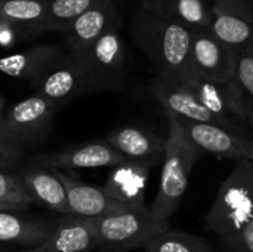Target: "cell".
<instances>
[{
	"mask_svg": "<svg viewBox=\"0 0 253 252\" xmlns=\"http://www.w3.org/2000/svg\"><path fill=\"white\" fill-rule=\"evenodd\" d=\"M133 42L153 64L156 74L184 79L191 70V30L138 7L129 22Z\"/></svg>",
	"mask_w": 253,
	"mask_h": 252,
	"instance_id": "6da1fadb",
	"label": "cell"
},
{
	"mask_svg": "<svg viewBox=\"0 0 253 252\" xmlns=\"http://www.w3.org/2000/svg\"><path fill=\"white\" fill-rule=\"evenodd\" d=\"M168 116V137L162 165V175L157 195L150 206V211L168 220L176 212L187 192L191 171L197 162L199 150L187 140L179 120Z\"/></svg>",
	"mask_w": 253,
	"mask_h": 252,
	"instance_id": "7a4b0ae2",
	"label": "cell"
},
{
	"mask_svg": "<svg viewBox=\"0 0 253 252\" xmlns=\"http://www.w3.org/2000/svg\"><path fill=\"white\" fill-rule=\"evenodd\" d=\"M252 221L253 165L251 159H242L218 189L205 218V230L224 239L242 232Z\"/></svg>",
	"mask_w": 253,
	"mask_h": 252,
	"instance_id": "3957f363",
	"label": "cell"
},
{
	"mask_svg": "<svg viewBox=\"0 0 253 252\" xmlns=\"http://www.w3.org/2000/svg\"><path fill=\"white\" fill-rule=\"evenodd\" d=\"M99 248L126 252L145 248L154 238L169 230V221L154 215L150 208L125 209L98 220H87Z\"/></svg>",
	"mask_w": 253,
	"mask_h": 252,
	"instance_id": "277c9868",
	"label": "cell"
},
{
	"mask_svg": "<svg viewBox=\"0 0 253 252\" xmlns=\"http://www.w3.org/2000/svg\"><path fill=\"white\" fill-rule=\"evenodd\" d=\"M33 88L37 95L46 98L58 108L79 97L98 91L82 58L68 50L61 55Z\"/></svg>",
	"mask_w": 253,
	"mask_h": 252,
	"instance_id": "5b68a950",
	"label": "cell"
},
{
	"mask_svg": "<svg viewBox=\"0 0 253 252\" xmlns=\"http://www.w3.org/2000/svg\"><path fill=\"white\" fill-rule=\"evenodd\" d=\"M58 107L46 98L30 95L3 113V132L25 147L40 146L50 134Z\"/></svg>",
	"mask_w": 253,
	"mask_h": 252,
	"instance_id": "8992f818",
	"label": "cell"
},
{
	"mask_svg": "<svg viewBox=\"0 0 253 252\" xmlns=\"http://www.w3.org/2000/svg\"><path fill=\"white\" fill-rule=\"evenodd\" d=\"M77 55L84 62L98 91L122 89L126 76L127 52L120 34V24L111 27L89 49Z\"/></svg>",
	"mask_w": 253,
	"mask_h": 252,
	"instance_id": "52a82bcc",
	"label": "cell"
},
{
	"mask_svg": "<svg viewBox=\"0 0 253 252\" xmlns=\"http://www.w3.org/2000/svg\"><path fill=\"white\" fill-rule=\"evenodd\" d=\"M193 91L196 98L213 116H216L225 128L245 134L249 126L242 102L239 100L234 80L231 83H219L209 80L191 70L181 79Z\"/></svg>",
	"mask_w": 253,
	"mask_h": 252,
	"instance_id": "ba28073f",
	"label": "cell"
},
{
	"mask_svg": "<svg viewBox=\"0 0 253 252\" xmlns=\"http://www.w3.org/2000/svg\"><path fill=\"white\" fill-rule=\"evenodd\" d=\"M179 120V119H178ZM187 140L200 151L218 159L242 160L252 156V138L246 134L213 125L179 120Z\"/></svg>",
	"mask_w": 253,
	"mask_h": 252,
	"instance_id": "9c48e42d",
	"label": "cell"
},
{
	"mask_svg": "<svg viewBox=\"0 0 253 252\" xmlns=\"http://www.w3.org/2000/svg\"><path fill=\"white\" fill-rule=\"evenodd\" d=\"M150 94L165 108L166 114H172L179 120L224 126L216 116L200 104L187 83L178 77L156 74L150 85Z\"/></svg>",
	"mask_w": 253,
	"mask_h": 252,
	"instance_id": "30bf717a",
	"label": "cell"
},
{
	"mask_svg": "<svg viewBox=\"0 0 253 252\" xmlns=\"http://www.w3.org/2000/svg\"><path fill=\"white\" fill-rule=\"evenodd\" d=\"M191 67L200 76L231 83L236 74V53L224 46L211 28L191 30Z\"/></svg>",
	"mask_w": 253,
	"mask_h": 252,
	"instance_id": "8fae6325",
	"label": "cell"
},
{
	"mask_svg": "<svg viewBox=\"0 0 253 252\" xmlns=\"http://www.w3.org/2000/svg\"><path fill=\"white\" fill-rule=\"evenodd\" d=\"M126 159L117 153L105 140L90 141L73 147H67L56 153L40 154L34 157L36 165L49 169L70 171V169H99L114 168Z\"/></svg>",
	"mask_w": 253,
	"mask_h": 252,
	"instance_id": "7c38bea8",
	"label": "cell"
},
{
	"mask_svg": "<svg viewBox=\"0 0 253 252\" xmlns=\"http://www.w3.org/2000/svg\"><path fill=\"white\" fill-rule=\"evenodd\" d=\"M117 24H122L120 0L98 1L83 12L64 33L67 50L74 53L84 52Z\"/></svg>",
	"mask_w": 253,
	"mask_h": 252,
	"instance_id": "4fadbf2b",
	"label": "cell"
},
{
	"mask_svg": "<svg viewBox=\"0 0 253 252\" xmlns=\"http://www.w3.org/2000/svg\"><path fill=\"white\" fill-rule=\"evenodd\" d=\"M154 166L153 162L125 160L111 168L102 189L126 209L145 208V192Z\"/></svg>",
	"mask_w": 253,
	"mask_h": 252,
	"instance_id": "5bb4252c",
	"label": "cell"
},
{
	"mask_svg": "<svg viewBox=\"0 0 253 252\" xmlns=\"http://www.w3.org/2000/svg\"><path fill=\"white\" fill-rule=\"evenodd\" d=\"M52 171L64 184L73 217L82 220H98L126 209L114 199H111L102 187L86 184L68 175L65 171Z\"/></svg>",
	"mask_w": 253,
	"mask_h": 252,
	"instance_id": "9a60e30c",
	"label": "cell"
},
{
	"mask_svg": "<svg viewBox=\"0 0 253 252\" xmlns=\"http://www.w3.org/2000/svg\"><path fill=\"white\" fill-rule=\"evenodd\" d=\"M105 141L120 153L126 160L153 162L163 160L166 138H162L154 131L139 125H126L111 131Z\"/></svg>",
	"mask_w": 253,
	"mask_h": 252,
	"instance_id": "2e32d148",
	"label": "cell"
},
{
	"mask_svg": "<svg viewBox=\"0 0 253 252\" xmlns=\"http://www.w3.org/2000/svg\"><path fill=\"white\" fill-rule=\"evenodd\" d=\"M64 50L58 45L39 43L16 53L0 58V73L27 80L31 86L61 58Z\"/></svg>",
	"mask_w": 253,
	"mask_h": 252,
	"instance_id": "e0dca14e",
	"label": "cell"
},
{
	"mask_svg": "<svg viewBox=\"0 0 253 252\" xmlns=\"http://www.w3.org/2000/svg\"><path fill=\"white\" fill-rule=\"evenodd\" d=\"M99 245L87 220L64 217L44 242L13 252H92Z\"/></svg>",
	"mask_w": 253,
	"mask_h": 252,
	"instance_id": "ac0fdd59",
	"label": "cell"
},
{
	"mask_svg": "<svg viewBox=\"0 0 253 252\" xmlns=\"http://www.w3.org/2000/svg\"><path fill=\"white\" fill-rule=\"evenodd\" d=\"M19 178L33 203L46 206L64 217H73L64 184L52 169L34 163L19 172Z\"/></svg>",
	"mask_w": 253,
	"mask_h": 252,
	"instance_id": "d6986e66",
	"label": "cell"
},
{
	"mask_svg": "<svg viewBox=\"0 0 253 252\" xmlns=\"http://www.w3.org/2000/svg\"><path fill=\"white\" fill-rule=\"evenodd\" d=\"M141 7L190 30L209 28L215 9L206 0H141Z\"/></svg>",
	"mask_w": 253,
	"mask_h": 252,
	"instance_id": "ffe728a7",
	"label": "cell"
},
{
	"mask_svg": "<svg viewBox=\"0 0 253 252\" xmlns=\"http://www.w3.org/2000/svg\"><path fill=\"white\" fill-rule=\"evenodd\" d=\"M53 229L55 224L19 214V211H0V244L33 248L44 242Z\"/></svg>",
	"mask_w": 253,
	"mask_h": 252,
	"instance_id": "44dd1931",
	"label": "cell"
},
{
	"mask_svg": "<svg viewBox=\"0 0 253 252\" xmlns=\"http://www.w3.org/2000/svg\"><path fill=\"white\" fill-rule=\"evenodd\" d=\"M49 0H0V22L15 28L24 40L44 33Z\"/></svg>",
	"mask_w": 253,
	"mask_h": 252,
	"instance_id": "7402d4cb",
	"label": "cell"
},
{
	"mask_svg": "<svg viewBox=\"0 0 253 252\" xmlns=\"http://www.w3.org/2000/svg\"><path fill=\"white\" fill-rule=\"evenodd\" d=\"M209 28L213 36L234 53L253 52V21L215 12Z\"/></svg>",
	"mask_w": 253,
	"mask_h": 252,
	"instance_id": "603a6c76",
	"label": "cell"
},
{
	"mask_svg": "<svg viewBox=\"0 0 253 252\" xmlns=\"http://www.w3.org/2000/svg\"><path fill=\"white\" fill-rule=\"evenodd\" d=\"M98 1L101 0H49L44 19V33L59 31L64 34L83 12Z\"/></svg>",
	"mask_w": 253,
	"mask_h": 252,
	"instance_id": "cb8c5ba5",
	"label": "cell"
},
{
	"mask_svg": "<svg viewBox=\"0 0 253 252\" xmlns=\"http://www.w3.org/2000/svg\"><path fill=\"white\" fill-rule=\"evenodd\" d=\"M145 252H215V250L202 238L168 230L154 238L145 248Z\"/></svg>",
	"mask_w": 253,
	"mask_h": 252,
	"instance_id": "d4e9b609",
	"label": "cell"
},
{
	"mask_svg": "<svg viewBox=\"0 0 253 252\" xmlns=\"http://www.w3.org/2000/svg\"><path fill=\"white\" fill-rule=\"evenodd\" d=\"M234 86L248 123L253 129V52L236 53Z\"/></svg>",
	"mask_w": 253,
	"mask_h": 252,
	"instance_id": "484cf974",
	"label": "cell"
},
{
	"mask_svg": "<svg viewBox=\"0 0 253 252\" xmlns=\"http://www.w3.org/2000/svg\"><path fill=\"white\" fill-rule=\"evenodd\" d=\"M0 202L28 208L33 199L27 193L19 178V174L10 171H0Z\"/></svg>",
	"mask_w": 253,
	"mask_h": 252,
	"instance_id": "4316f807",
	"label": "cell"
},
{
	"mask_svg": "<svg viewBox=\"0 0 253 252\" xmlns=\"http://www.w3.org/2000/svg\"><path fill=\"white\" fill-rule=\"evenodd\" d=\"M24 157V147L0 128V171H9Z\"/></svg>",
	"mask_w": 253,
	"mask_h": 252,
	"instance_id": "83f0119b",
	"label": "cell"
},
{
	"mask_svg": "<svg viewBox=\"0 0 253 252\" xmlns=\"http://www.w3.org/2000/svg\"><path fill=\"white\" fill-rule=\"evenodd\" d=\"M215 12L230 13L253 21V0H206Z\"/></svg>",
	"mask_w": 253,
	"mask_h": 252,
	"instance_id": "f1b7e54d",
	"label": "cell"
},
{
	"mask_svg": "<svg viewBox=\"0 0 253 252\" xmlns=\"http://www.w3.org/2000/svg\"><path fill=\"white\" fill-rule=\"evenodd\" d=\"M219 241L224 252H253V221L242 232Z\"/></svg>",
	"mask_w": 253,
	"mask_h": 252,
	"instance_id": "f546056e",
	"label": "cell"
},
{
	"mask_svg": "<svg viewBox=\"0 0 253 252\" xmlns=\"http://www.w3.org/2000/svg\"><path fill=\"white\" fill-rule=\"evenodd\" d=\"M18 40H24L22 36L15 28L0 22V46H13Z\"/></svg>",
	"mask_w": 253,
	"mask_h": 252,
	"instance_id": "4dcf8cb0",
	"label": "cell"
},
{
	"mask_svg": "<svg viewBox=\"0 0 253 252\" xmlns=\"http://www.w3.org/2000/svg\"><path fill=\"white\" fill-rule=\"evenodd\" d=\"M27 208L24 206H18V205H10V203H3L0 202V211H24Z\"/></svg>",
	"mask_w": 253,
	"mask_h": 252,
	"instance_id": "1f68e13d",
	"label": "cell"
},
{
	"mask_svg": "<svg viewBox=\"0 0 253 252\" xmlns=\"http://www.w3.org/2000/svg\"><path fill=\"white\" fill-rule=\"evenodd\" d=\"M4 113V98L0 95V114Z\"/></svg>",
	"mask_w": 253,
	"mask_h": 252,
	"instance_id": "d6a6232c",
	"label": "cell"
},
{
	"mask_svg": "<svg viewBox=\"0 0 253 252\" xmlns=\"http://www.w3.org/2000/svg\"><path fill=\"white\" fill-rule=\"evenodd\" d=\"M0 252H13V250H9L7 247H4V245L0 244Z\"/></svg>",
	"mask_w": 253,
	"mask_h": 252,
	"instance_id": "836d02e7",
	"label": "cell"
},
{
	"mask_svg": "<svg viewBox=\"0 0 253 252\" xmlns=\"http://www.w3.org/2000/svg\"><path fill=\"white\" fill-rule=\"evenodd\" d=\"M3 126V114H0V128Z\"/></svg>",
	"mask_w": 253,
	"mask_h": 252,
	"instance_id": "e575fe53",
	"label": "cell"
},
{
	"mask_svg": "<svg viewBox=\"0 0 253 252\" xmlns=\"http://www.w3.org/2000/svg\"><path fill=\"white\" fill-rule=\"evenodd\" d=\"M251 162H252V165H253V137H252V156H251Z\"/></svg>",
	"mask_w": 253,
	"mask_h": 252,
	"instance_id": "d590c367",
	"label": "cell"
},
{
	"mask_svg": "<svg viewBox=\"0 0 253 252\" xmlns=\"http://www.w3.org/2000/svg\"><path fill=\"white\" fill-rule=\"evenodd\" d=\"M101 252H111V251H105V250H104V251H101Z\"/></svg>",
	"mask_w": 253,
	"mask_h": 252,
	"instance_id": "8d00e7d4",
	"label": "cell"
}]
</instances>
